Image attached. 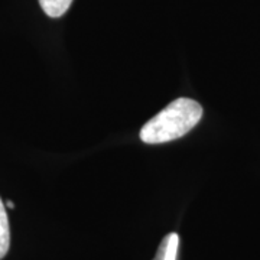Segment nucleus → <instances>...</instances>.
Segmentation results:
<instances>
[{
	"instance_id": "nucleus-1",
	"label": "nucleus",
	"mask_w": 260,
	"mask_h": 260,
	"mask_svg": "<svg viewBox=\"0 0 260 260\" xmlns=\"http://www.w3.org/2000/svg\"><path fill=\"white\" fill-rule=\"evenodd\" d=\"M203 117V107L192 99L181 97L146 121L140 130V139L149 145L179 139L192 130Z\"/></svg>"
},
{
	"instance_id": "nucleus-2",
	"label": "nucleus",
	"mask_w": 260,
	"mask_h": 260,
	"mask_svg": "<svg viewBox=\"0 0 260 260\" xmlns=\"http://www.w3.org/2000/svg\"><path fill=\"white\" fill-rule=\"evenodd\" d=\"M178 246H179V237L177 233H169L164 237L158 247L153 260H177Z\"/></svg>"
},
{
	"instance_id": "nucleus-3",
	"label": "nucleus",
	"mask_w": 260,
	"mask_h": 260,
	"mask_svg": "<svg viewBox=\"0 0 260 260\" xmlns=\"http://www.w3.org/2000/svg\"><path fill=\"white\" fill-rule=\"evenodd\" d=\"M10 246V229H9V220H8V213L5 204L0 198V260L3 259Z\"/></svg>"
},
{
	"instance_id": "nucleus-4",
	"label": "nucleus",
	"mask_w": 260,
	"mask_h": 260,
	"mask_svg": "<svg viewBox=\"0 0 260 260\" xmlns=\"http://www.w3.org/2000/svg\"><path fill=\"white\" fill-rule=\"evenodd\" d=\"M73 0H39L42 10L49 18H61L70 9Z\"/></svg>"
},
{
	"instance_id": "nucleus-5",
	"label": "nucleus",
	"mask_w": 260,
	"mask_h": 260,
	"mask_svg": "<svg viewBox=\"0 0 260 260\" xmlns=\"http://www.w3.org/2000/svg\"><path fill=\"white\" fill-rule=\"evenodd\" d=\"M8 208H10V210H13L15 208V204H13V201H8Z\"/></svg>"
}]
</instances>
